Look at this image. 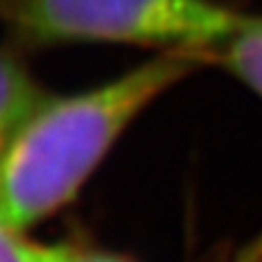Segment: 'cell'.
Masks as SVG:
<instances>
[{
    "label": "cell",
    "instance_id": "obj_1",
    "mask_svg": "<svg viewBox=\"0 0 262 262\" xmlns=\"http://www.w3.org/2000/svg\"><path fill=\"white\" fill-rule=\"evenodd\" d=\"M201 66V53L164 51L101 85L46 94L0 155V221L24 232L61 212L131 122Z\"/></svg>",
    "mask_w": 262,
    "mask_h": 262
},
{
    "label": "cell",
    "instance_id": "obj_2",
    "mask_svg": "<svg viewBox=\"0 0 262 262\" xmlns=\"http://www.w3.org/2000/svg\"><path fill=\"white\" fill-rule=\"evenodd\" d=\"M0 15L31 46L131 44L201 55L247 18L214 0H0Z\"/></svg>",
    "mask_w": 262,
    "mask_h": 262
},
{
    "label": "cell",
    "instance_id": "obj_3",
    "mask_svg": "<svg viewBox=\"0 0 262 262\" xmlns=\"http://www.w3.org/2000/svg\"><path fill=\"white\" fill-rule=\"evenodd\" d=\"M46 94L18 57L0 53V155Z\"/></svg>",
    "mask_w": 262,
    "mask_h": 262
},
{
    "label": "cell",
    "instance_id": "obj_4",
    "mask_svg": "<svg viewBox=\"0 0 262 262\" xmlns=\"http://www.w3.org/2000/svg\"><path fill=\"white\" fill-rule=\"evenodd\" d=\"M262 98V15H247L225 42L203 55Z\"/></svg>",
    "mask_w": 262,
    "mask_h": 262
},
{
    "label": "cell",
    "instance_id": "obj_5",
    "mask_svg": "<svg viewBox=\"0 0 262 262\" xmlns=\"http://www.w3.org/2000/svg\"><path fill=\"white\" fill-rule=\"evenodd\" d=\"M37 262H136V260L116 251L92 247V245L55 243V245H39Z\"/></svg>",
    "mask_w": 262,
    "mask_h": 262
},
{
    "label": "cell",
    "instance_id": "obj_6",
    "mask_svg": "<svg viewBox=\"0 0 262 262\" xmlns=\"http://www.w3.org/2000/svg\"><path fill=\"white\" fill-rule=\"evenodd\" d=\"M37 243L22 238V232L0 221V262H37Z\"/></svg>",
    "mask_w": 262,
    "mask_h": 262
},
{
    "label": "cell",
    "instance_id": "obj_7",
    "mask_svg": "<svg viewBox=\"0 0 262 262\" xmlns=\"http://www.w3.org/2000/svg\"><path fill=\"white\" fill-rule=\"evenodd\" d=\"M221 262H262V234L258 238L245 243L243 247Z\"/></svg>",
    "mask_w": 262,
    "mask_h": 262
}]
</instances>
